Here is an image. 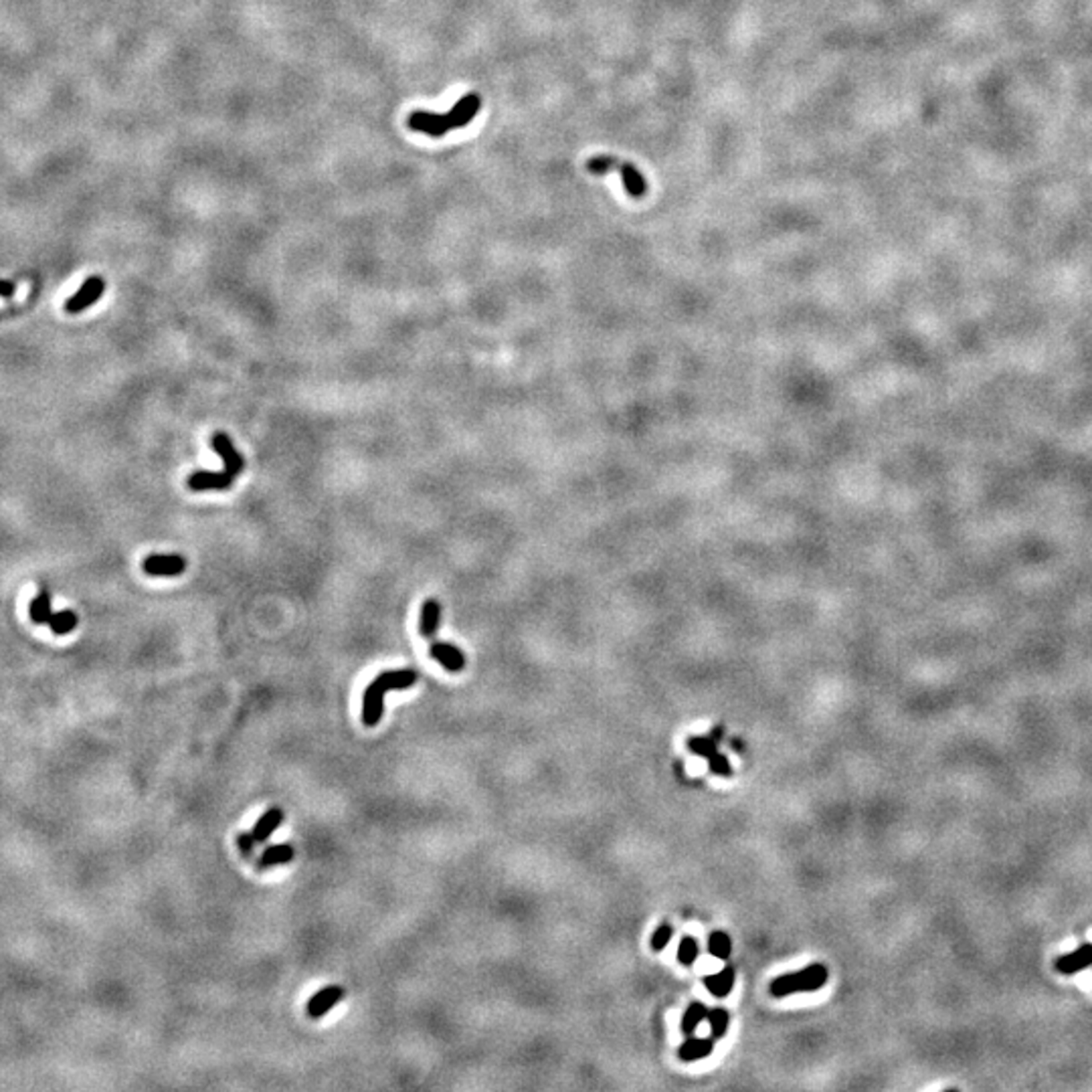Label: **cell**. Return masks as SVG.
<instances>
[{"mask_svg": "<svg viewBox=\"0 0 1092 1092\" xmlns=\"http://www.w3.org/2000/svg\"><path fill=\"white\" fill-rule=\"evenodd\" d=\"M480 109H482V98L477 96V93H468V96H463L455 101V106L447 114H434V112H423V109H417V112H413L411 116H408L407 125L413 132H421L429 138H442L447 132L466 128V125L477 116Z\"/></svg>", "mask_w": 1092, "mask_h": 1092, "instance_id": "cell-1", "label": "cell"}, {"mask_svg": "<svg viewBox=\"0 0 1092 1092\" xmlns=\"http://www.w3.org/2000/svg\"><path fill=\"white\" fill-rule=\"evenodd\" d=\"M417 682V672L411 667L405 670H387L368 684L363 698V722L365 727H376L384 714V696L392 690H407Z\"/></svg>", "mask_w": 1092, "mask_h": 1092, "instance_id": "cell-2", "label": "cell"}, {"mask_svg": "<svg viewBox=\"0 0 1092 1092\" xmlns=\"http://www.w3.org/2000/svg\"><path fill=\"white\" fill-rule=\"evenodd\" d=\"M828 977L830 973L826 965L813 963L801 971L785 973V976L775 977L771 985H769V992H771L775 1000H783V997H789L793 993H812L826 985Z\"/></svg>", "mask_w": 1092, "mask_h": 1092, "instance_id": "cell-3", "label": "cell"}, {"mask_svg": "<svg viewBox=\"0 0 1092 1092\" xmlns=\"http://www.w3.org/2000/svg\"><path fill=\"white\" fill-rule=\"evenodd\" d=\"M587 170L591 172V175H607V172H617V175L623 180L625 193L633 196V199H640V196L648 193V183H646V178H643L641 172L630 162L617 160L615 156H605V154L593 156V159L587 162Z\"/></svg>", "mask_w": 1092, "mask_h": 1092, "instance_id": "cell-4", "label": "cell"}, {"mask_svg": "<svg viewBox=\"0 0 1092 1092\" xmlns=\"http://www.w3.org/2000/svg\"><path fill=\"white\" fill-rule=\"evenodd\" d=\"M104 292H106L104 278L91 276L85 279L83 286L65 302V310L69 314H82L83 310L91 308V305L99 300Z\"/></svg>", "mask_w": 1092, "mask_h": 1092, "instance_id": "cell-5", "label": "cell"}, {"mask_svg": "<svg viewBox=\"0 0 1092 1092\" xmlns=\"http://www.w3.org/2000/svg\"><path fill=\"white\" fill-rule=\"evenodd\" d=\"M142 569L150 577H178L186 569V561L180 555H150Z\"/></svg>", "mask_w": 1092, "mask_h": 1092, "instance_id": "cell-6", "label": "cell"}, {"mask_svg": "<svg viewBox=\"0 0 1092 1092\" xmlns=\"http://www.w3.org/2000/svg\"><path fill=\"white\" fill-rule=\"evenodd\" d=\"M213 450L221 455L225 461V471L227 474H231L233 477H237L243 471V468H245V461H243L241 453L235 450L231 437L223 434V431H219V434L213 435Z\"/></svg>", "mask_w": 1092, "mask_h": 1092, "instance_id": "cell-7", "label": "cell"}, {"mask_svg": "<svg viewBox=\"0 0 1092 1092\" xmlns=\"http://www.w3.org/2000/svg\"><path fill=\"white\" fill-rule=\"evenodd\" d=\"M1092 965V942H1084L1082 947H1079L1072 953L1058 957L1054 961V967L1058 973H1062V976H1074V973H1080L1082 969H1087Z\"/></svg>", "mask_w": 1092, "mask_h": 1092, "instance_id": "cell-8", "label": "cell"}, {"mask_svg": "<svg viewBox=\"0 0 1092 1092\" xmlns=\"http://www.w3.org/2000/svg\"><path fill=\"white\" fill-rule=\"evenodd\" d=\"M344 997V989L340 985H330L320 989L316 995L310 997L308 1002V1016L312 1019H318L322 1016H326V1013L334 1008L336 1003H340V1000Z\"/></svg>", "mask_w": 1092, "mask_h": 1092, "instance_id": "cell-9", "label": "cell"}, {"mask_svg": "<svg viewBox=\"0 0 1092 1092\" xmlns=\"http://www.w3.org/2000/svg\"><path fill=\"white\" fill-rule=\"evenodd\" d=\"M235 482V477L231 474H227V471H194V474L188 477V488L193 492H202V490H227L229 486Z\"/></svg>", "mask_w": 1092, "mask_h": 1092, "instance_id": "cell-10", "label": "cell"}, {"mask_svg": "<svg viewBox=\"0 0 1092 1092\" xmlns=\"http://www.w3.org/2000/svg\"><path fill=\"white\" fill-rule=\"evenodd\" d=\"M431 658H434L435 662L442 664L447 672H453V674H458L463 670V667H466V656H463V651L445 641L431 643Z\"/></svg>", "mask_w": 1092, "mask_h": 1092, "instance_id": "cell-11", "label": "cell"}, {"mask_svg": "<svg viewBox=\"0 0 1092 1092\" xmlns=\"http://www.w3.org/2000/svg\"><path fill=\"white\" fill-rule=\"evenodd\" d=\"M284 817H286V815H284V812H281L279 807H271V809H267V812H265V813H263V815L259 817V820H257V823H255V826H254V830H251V834H254L255 842H257V844H263V842H267V839L271 838L273 831H276V830L281 826V821H284Z\"/></svg>", "mask_w": 1092, "mask_h": 1092, "instance_id": "cell-12", "label": "cell"}, {"mask_svg": "<svg viewBox=\"0 0 1092 1092\" xmlns=\"http://www.w3.org/2000/svg\"><path fill=\"white\" fill-rule=\"evenodd\" d=\"M714 1050V1038H694V1036H688L686 1042L682 1044L678 1050L680 1060H684V1062H696V1060H702L706 1056H710Z\"/></svg>", "mask_w": 1092, "mask_h": 1092, "instance_id": "cell-13", "label": "cell"}, {"mask_svg": "<svg viewBox=\"0 0 1092 1092\" xmlns=\"http://www.w3.org/2000/svg\"><path fill=\"white\" fill-rule=\"evenodd\" d=\"M704 985L709 992L722 1000V997H727L730 992H733L735 987V969L733 967H725L720 969L718 973H712V976L704 977Z\"/></svg>", "mask_w": 1092, "mask_h": 1092, "instance_id": "cell-14", "label": "cell"}, {"mask_svg": "<svg viewBox=\"0 0 1092 1092\" xmlns=\"http://www.w3.org/2000/svg\"><path fill=\"white\" fill-rule=\"evenodd\" d=\"M439 617H442V605H439L435 599H427L423 603L421 609V623H419V632L423 638L434 640L439 627Z\"/></svg>", "mask_w": 1092, "mask_h": 1092, "instance_id": "cell-15", "label": "cell"}, {"mask_svg": "<svg viewBox=\"0 0 1092 1092\" xmlns=\"http://www.w3.org/2000/svg\"><path fill=\"white\" fill-rule=\"evenodd\" d=\"M294 860V847L289 844H276L270 846L267 850H263L262 858H259V868H271L278 866V864H288Z\"/></svg>", "mask_w": 1092, "mask_h": 1092, "instance_id": "cell-16", "label": "cell"}, {"mask_svg": "<svg viewBox=\"0 0 1092 1092\" xmlns=\"http://www.w3.org/2000/svg\"><path fill=\"white\" fill-rule=\"evenodd\" d=\"M706 1018H709V1008H706L704 1003H690L688 1010L684 1011V1018H682V1034H684L686 1038L688 1036H694L696 1028L701 1026Z\"/></svg>", "mask_w": 1092, "mask_h": 1092, "instance_id": "cell-17", "label": "cell"}, {"mask_svg": "<svg viewBox=\"0 0 1092 1092\" xmlns=\"http://www.w3.org/2000/svg\"><path fill=\"white\" fill-rule=\"evenodd\" d=\"M29 615H30V619H33V623H37V625L49 623V619L53 615L49 593L41 591L35 597L33 603H30V607H29Z\"/></svg>", "mask_w": 1092, "mask_h": 1092, "instance_id": "cell-18", "label": "cell"}, {"mask_svg": "<svg viewBox=\"0 0 1092 1092\" xmlns=\"http://www.w3.org/2000/svg\"><path fill=\"white\" fill-rule=\"evenodd\" d=\"M709 950L712 957L725 961L733 953V939L725 931H714L709 939Z\"/></svg>", "mask_w": 1092, "mask_h": 1092, "instance_id": "cell-19", "label": "cell"}, {"mask_svg": "<svg viewBox=\"0 0 1092 1092\" xmlns=\"http://www.w3.org/2000/svg\"><path fill=\"white\" fill-rule=\"evenodd\" d=\"M47 625L51 627V632L55 635H67V633H72L75 630V627H77V615H75L73 611L53 613L51 619H49V623H47Z\"/></svg>", "mask_w": 1092, "mask_h": 1092, "instance_id": "cell-20", "label": "cell"}, {"mask_svg": "<svg viewBox=\"0 0 1092 1092\" xmlns=\"http://www.w3.org/2000/svg\"><path fill=\"white\" fill-rule=\"evenodd\" d=\"M706 1019H709V1024H710V1034H712V1038H714V1040L725 1038V1036H727V1030H728V1024H730V1016H728V1011H727L725 1008H714V1010H709V1018H706Z\"/></svg>", "mask_w": 1092, "mask_h": 1092, "instance_id": "cell-21", "label": "cell"}, {"mask_svg": "<svg viewBox=\"0 0 1092 1092\" xmlns=\"http://www.w3.org/2000/svg\"><path fill=\"white\" fill-rule=\"evenodd\" d=\"M688 749L692 751L696 757L710 759V757L714 755V752L718 751V746H717V738H710V736H692V738H690V741H688Z\"/></svg>", "mask_w": 1092, "mask_h": 1092, "instance_id": "cell-22", "label": "cell"}, {"mask_svg": "<svg viewBox=\"0 0 1092 1092\" xmlns=\"http://www.w3.org/2000/svg\"><path fill=\"white\" fill-rule=\"evenodd\" d=\"M696 959H698V941L694 937H684L680 941V947H678V961L684 965V967H692Z\"/></svg>", "mask_w": 1092, "mask_h": 1092, "instance_id": "cell-23", "label": "cell"}, {"mask_svg": "<svg viewBox=\"0 0 1092 1092\" xmlns=\"http://www.w3.org/2000/svg\"><path fill=\"white\" fill-rule=\"evenodd\" d=\"M674 937V926L672 924H659L658 929L651 934V949L659 953V950H664L667 947V942L672 941Z\"/></svg>", "mask_w": 1092, "mask_h": 1092, "instance_id": "cell-24", "label": "cell"}, {"mask_svg": "<svg viewBox=\"0 0 1092 1092\" xmlns=\"http://www.w3.org/2000/svg\"><path fill=\"white\" fill-rule=\"evenodd\" d=\"M709 767L712 775L718 777H733V767H730L727 755H722V752H714V755L709 759Z\"/></svg>", "mask_w": 1092, "mask_h": 1092, "instance_id": "cell-25", "label": "cell"}, {"mask_svg": "<svg viewBox=\"0 0 1092 1092\" xmlns=\"http://www.w3.org/2000/svg\"><path fill=\"white\" fill-rule=\"evenodd\" d=\"M255 844L257 842H255V838H254V834H251V831H241L239 838H237V846H239V850L243 854V858L254 860Z\"/></svg>", "mask_w": 1092, "mask_h": 1092, "instance_id": "cell-26", "label": "cell"}, {"mask_svg": "<svg viewBox=\"0 0 1092 1092\" xmlns=\"http://www.w3.org/2000/svg\"><path fill=\"white\" fill-rule=\"evenodd\" d=\"M13 294H14V284H13V281H0V296L11 297Z\"/></svg>", "mask_w": 1092, "mask_h": 1092, "instance_id": "cell-27", "label": "cell"}]
</instances>
